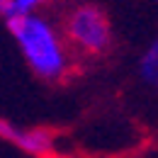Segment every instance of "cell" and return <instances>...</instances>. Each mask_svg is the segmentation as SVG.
Here are the masks:
<instances>
[{
  "mask_svg": "<svg viewBox=\"0 0 158 158\" xmlns=\"http://www.w3.org/2000/svg\"><path fill=\"white\" fill-rule=\"evenodd\" d=\"M153 2H158V0H153Z\"/></svg>",
  "mask_w": 158,
  "mask_h": 158,
  "instance_id": "obj_6",
  "label": "cell"
},
{
  "mask_svg": "<svg viewBox=\"0 0 158 158\" xmlns=\"http://www.w3.org/2000/svg\"><path fill=\"white\" fill-rule=\"evenodd\" d=\"M51 0H0V15L5 20H17L27 15H37L41 12Z\"/></svg>",
  "mask_w": 158,
  "mask_h": 158,
  "instance_id": "obj_4",
  "label": "cell"
},
{
  "mask_svg": "<svg viewBox=\"0 0 158 158\" xmlns=\"http://www.w3.org/2000/svg\"><path fill=\"white\" fill-rule=\"evenodd\" d=\"M63 39L83 56H102L112 46V27L98 5H76L63 17Z\"/></svg>",
  "mask_w": 158,
  "mask_h": 158,
  "instance_id": "obj_2",
  "label": "cell"
},
{
  "mask_svg": "<svg viewBox=\"0 0 158 158\" xmlns=\"http://www.w3.org/2000/svg\"><path fill=\"white\" fill-rule=\"evenodd\" d=\"M139 73H141L143 83L158 85V39H153L146 46V51L141 54V59H139Z\"/></svg>",
  "mask_w": 158,
  "mask_h": 158,
  "instance_id": "obj_5",
  "label": "cell"
},
{
  "mask_svg": "<svg viewBox=\"0 0 158 158\" xmlns=\"http://www.w3.org/2000/svg\"><path fill=\"white\" fill-rule=\"evenodd\" d=\"M0 139L34 158H44L54 151V134L51 131L37 129V127H17L10 119L2 117H0Z\"/></svg>",
  "mask_w": 158,
  "mask_h": 158,
  "instance_id": "obj_3",
  "label": "cell"
},
{
  "mask_svg": "<svg viewBox=\"0 0 158 158\" xmlns=\"http://www.w3.org/2000/svg\"><path fill=\"white\" fill-rule=\"evenodd\" d=\"M10 34L29 71L41 80H63L71 71V49L61 29L46 15H27L7 22Z\"/></svg>",
  "mask_w": 158,
  "mask_h": 158,
  "instance_id": "obj_1",
  "label": "cell"
}]
</instances>
